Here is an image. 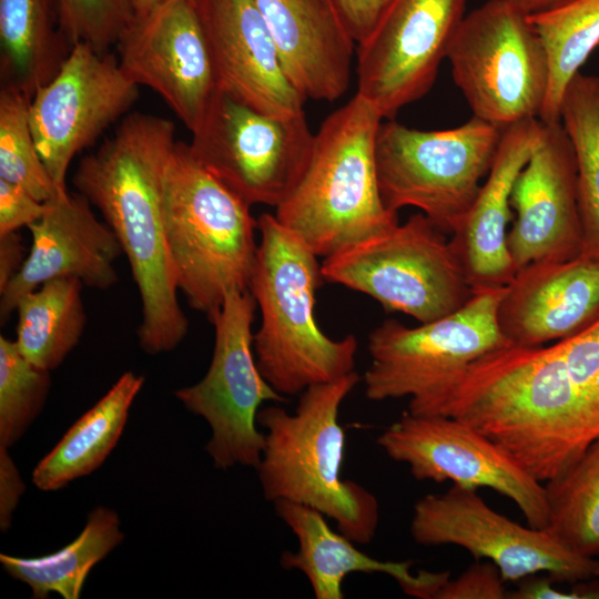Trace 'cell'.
Returning a JSON list of instances; mask_svg holds the SVG:
<instances>
[{
    "instance_id": "cell-28",
    "label": "cell",
    "mask_w": 599,
    "mask_h": 599,
    "mask_svg": "<svg viewBox=\"0 0 599 599\" xmlns=\"http://www.w3.org/2000/svg\"><path fill=\"white\" fill-rule=\"evenodd\" d=\"M123 540L115 511L97 507L78 538L62 549L41 557L21 558L1 554L3 569L27 583L32 598L44 599L58 592L78 599L89 571Z\"/></svg>"
},
{
    "instance_id": "cell-20",
    "label": "cell",
    "mask_w": 599,
    "mask_h": 599,
    "mask_svg": "<svg viewBox=\"0 0 599 599\" xmlns=\"http://www.w3.org/2000/svg\"><path fill=\"white\" fill-rule=\"evenodd\" d=\"M220 88L263 113H303L305 98L292 85L254 0H196Z\"/></svg>"
},
{
    "instance_id": "cell-25",
    "label": "cell",
    "mask_w": 599,
    "mask_h": 599,
    "mask_svg": "<svg viewBox=\"0 0 599 599\" xmlns=\"http://www.w3.org/2000/svg\"><path fill=\"white\" fill-rule=\"evenodd\" d=\"M143 383V376L125 372L39 461L32 473L37 488L58 490L99 468L121 437Z\"/></svg>"
},
{
    "instance_id": "cell-19",
    "label": "cell",
    "mask_w": 599,
    "mask_h": 599,
    "mask_svg": "<svg viewBox=\"0 0 599 599\" xmlns=\"http://www.w3.org/2000/svg\"><path fill=\"white\" fill-rule=\"evenodd\" d=\"M91 206L83 195L69 191L45 203L43 215L28 226L32 241L21 270L0 293L1 324L23 295L50 280L73 277L101 291L116 283L114 264L123 251Z\"/></svg>"
},
{
    "instance_id": "cell-21",
    "label": "cell",
    "mask_w": 599,
    "mask_h": 599,
    "mask_svg": "<svg viewBox=\"0 0 599 599\" xmlns=\"http://www.w3.org/2000/svg\"><path fill=\"white\" fill-rule=\"evenodd\" d=\"M498 324L517 346L569 337L599 318V262L581 256L518 270L505 287Z\"/></svg>"
},
{
    "instance_id": "cell-15",
    "label": "cell",
    "mask_w": 599,
    "mask_h": 599,
    "mask_svg": "<svg viewBox=\"0 0 599 599\" xmlns=\"http://www.w3.org/2000/svg\"><path fill=\"white\" fill-rule=\"evenodd\" d=\"M468 0H392L357 43V93L384 120L426 95L466 13Z\"/></svg>"
},
{
    "instance_id": "cell-26",
    "label": "cell",
    "mask_w": 599,
    "mask_h": 599,
    "mask_svg": "<svg viewBox=\"0 0 599 599\" xmlns=\"http://www.w3.org/2000/svg\"><path fill=\"white\" fill-rule=\"evenodd\" d=\"M0 44L2 84L31 99L58 73L71 49L54 0H0Z\"/></svg>"
},
{
    "instance_id": "cell-12",
    "label": "cell",
    "mask_w": 599,
    "mask_h": 599,
    "mask_svg": "<svg viewBox=\"0 0 599 599\" xmlns=\"http://www.w3.org/2000/svg\"><path fill=\"white\" fill-rule=\"evenodd\" d=\"M256 302L251 292L231 291L209 319L215 332L205 376L175 390V397L212 429L206 451L219 469L235 465L257 468L265 435L256 427L264 402L285 403L261 374L254 357L252 324Z\"/></svg>"
},
{
    "instance_id": "cell-1",
    "label": "cell",
    "mask_w": 599,
    "mask_h": 599,
    "mask_svg": "<svg viewBox=\"0 0 599 599\" xmlns=\"http://www.w3.org/2000/svg\"><path fill=\"white\" fill-rule=\"evenodd\" d=\"M414 412L469 424L545 484L599 438V318L549 346L483 355Z\"/></svg>"
},
{
    "instance_id": "cell-40",
    "label": "cell",
    "mask_w": 599,
    "mask_h": 599,
    "mask_svg": "<svg viewBox=\"0 0 599 599\" xmlns=\"http://www.w3.org/2000/svg\"><path fill=\"white\" fill-rule=\"evenodd\" d=\"M28 252L18 231L0 234V293L19 273Z\"/></svg>"
},
{
    "instance_id": "cell-13",
    "label": "cell",
    "mask_w": 599,
    "mask_h": 599,
    "mask_svg": "<svg viewBox=\"0 0 599 599\" xmlns=\"http://www.w3.org/2000/svg\"><path fill=\"white\" fill-rule=\"evenodd\" d=\"M413 539L424 546L455 545L475 560L491 561L504 581L545 573L555 583L599 578V558L580 556L547 529L525 527L491 509L476 489L453 485L414 506Z\"/></svg>"
},
{
    "instance_id": "cell-2",
    "label": "cell",
    "mask_w": 599,
    "mask_h": 599,
    "mask_svg": "<svg viewBox=\"0 0 599 599\" xmlns=\"http://www.w3.org/2000/svg\"><path fill=\"white\" fill-rule=\"evenodd\" d=\"M176 142L170 120L132 113L111 139L80 161L72 177L129 261L142 305L138 338L152 355L174 349L189 328L164 226L166 173Z\"/></svg>"
},
{
    "instance_id": "cell-3",
    "label": "cell",
    "mask_w": 599,
    "mask_h": 599,
    "mask_svg": "<svg viewBox=\"0 0 599 599\" xmlns=\"http://www.w3.org/2000/svg\"><path fill=\"white\" fill-rule=\"evenodd\" d=\"M257 232L248 291L261 313L253 347L263 377L286 397L354 372L356 337L331 338L316 322L318 256L274 214L257 219Z\"/></svg>"
},
{
    "instance_id": "cell-5",
    "label": "cell",
    "mask_w": 599,
    "mask_h": 599,
    "mask_svg": "<svg viewBox=\"0 0 599 599\" xmlns=\"http://www.w3.org/2000/svg\"><path fill=\"white\" fill-rule=\"evenodd\" d=\"M383 120L356 92L322 122L303 176L275 207L276 220L317 256L399 223L378 186L375 150Z\"/></svg>"
},
{
    "instance_id": "cell-39",
    "label": "cell",
    "mask_w": 599,
    "mask_h": 599,
    "mask_svg": "<svg viewBox=\"0 0 599 599\" xmlns=\"http://www.w3.org/2000/svg\"><path fill=\"white\" fill-rule=\"evenodd\" d=\"M24 484L19 471L8 454V448L0 445V528L7 531L11 525L12 514Z\"/></svg>"
},
{
    "instance_id": "cell-42",
    "label": "cell",
    "mask_w": 599,
    "mask_h": 599,
    "mask_svg": "<svg viewBox=\"0 0 599 599\" xmlns=\"http://www.w3.org/2000/svg\"><path fill=\"white\" fill-rule=\"evenodd\" d=\"M135 14L143 13L162 0H133Z\"/></svg>"
},
{
    "instance_id": "cell-10",
    "label": "cell",
    "mask_w": 599,
    "mask_h": 599,
    "mask_svg": "<svg viewBox=\"0 0 599 599\" xmlns=\"http://www.w3.org/2000/svg\"><path fill=\"white\" fill-rule=\"evenodd\" d=\"M505 287L475 292L459 309L416 327L393 318L375 327L367 342L366 397L419 400L483 355L510 345L497 316Z\"/></svg>"
},
{
    "instance_id": "cell-23",
    "label": "cell",
    "mask_w": 599,
    "mask_h": 599,
    "mask_svg": "<svg viewBox=\"0 0 599 599\" xmlns=\"http://www.w3.org/2000/svg\"><path fill=\"white\" fill-rule=\"evenodd\" d=\"M292 85L333 102L348 89L356 41L334 0H254Z\"/></svg>"
},
{
    "instance_id": "cell-38",
    "label": "cell",
    "mask_w": 599,
    "mask_h": 599,
    "mask_svg": "<svg viewBox=\"0 0 599 599\" xmlns=\"http://www.w3.org/2000/svg\"><path fill=\"white\" fill-rule=\"evenodd\" d=\"M356 43L375 27L392 0H334Z\"/></svg>"
},
{
    "instance_id": "cell-16",
    "label": "cell",
    "mask_w": 599,
    "mask_h": 599,
    "mask_svg": "<svg viewBox=\"0 0 599 599\" xmlns=\"http://www.w3.org/2000/svg\"><path fill=\"white\" fill-rule=\"evenodd\" d=\"M139 97L110 53L84 43L71 47L58 73L30 101V125L38 152L52 181L67 192L73 158L88 148Z\"/></svg>"
},
{
    "instance_id": "cell-34",
    "label": "cell",
    "mask_w": 599,
    "mask_h": 599,
    "mask_svg": "<svg viewBox=\"0 0 599 599\" xmlns=\"http://www.w3.org/2000/svg\"><path fill=\"white\" fill-rule=\"evenodd\" d=\"M59 27L72 47L108 53L135 17L133 0H54Z\"/></svg>"
},
{
    "instance_id": "cell-24",
    "label": "cell",
    "mask_w": 599,
    "mask_h": 599,
    "mask_svg": "<svg viewBox=\"0 0 599 599\" xmlns=\"http://www.w3.org/2000/svg\"><path fill=\"white\" fill-rule=\"evenodd\" d=\"M274 505L298 542L297 551L283 552L281 565L303 572L316 599H343V582L352 572L388 575L406 595L419 599H434L450 578L449 571L413 573V560L382 561L369 557L343 534L332 530L324 515L314 508L288 500H276Z\"/></svg>"
},
{
    "instance_id": "cell-36",
    "label": "cell",
    "mask_w": 599,
    "mask_h": 599,
    "mask_svg": "<svg viewBox=\"0 0 599 599\" xmlns=\"http://www.w3.org/2000/svg\"><path fill=\"white\" fill-rule=\"evenodd\" d=\"M45 211V203L22 186L0 179V234L19 231L37 222Z\"/></svg>"
},
{
    "instance_id": "cell-29",
    "label": "cell",
    "mask_w": 599,
    "mask_h": 599,
    "mask_svg": "<svg viewBox=\"0 0 599 599\" xmlns=\"http://www.w3.org/2000/svg\"><path fill=\"white\" fill-rule=\"evenodd\" d=\"M560 121L577 159L581 257L599 262V80L578 72L567 87Z\"/></svg>"
},
{
    "instance_id": "cell-4",
    "label": "cell",
    "mask_w": 599,
    "mask_h": 599,
    "mask_svg": "<svg viewBox=\"0 0 599 599\" xmlns=\"http://www.w3.org/2000/svg\"><path fill=\"white\" fill-rule=\"evenodd\" d=\"M359 379L354 370L309 386L293 414L280 406L260 409L256 420L266 433L256 469L265 499L314 508L349 540L366 545L376 534L379 505L366 488L342 478L345 434L338 423L339 407Z\"/></svg>"
},
{
    "instance_id": "cell-18",
    "label": "cell",
    "mask_w": 599,
    "mask_h": 599,
    "mask_svg": "<svg viewBox=\"0 0 599 599\" xmlns=\"http://www.w3.org/2000/svg\"><path fill=\"white\" fill-rule=\"evenodd\" d=\"M541 123L510 194L516 216L507 246L517 271L538 262L571 261L582 250L575 149L561 121Z\"/></svg>"
},
{
    "instance_id": "cell-30",
    "label": "cell",
    "mask_w": 599,
    "mask_h": 599,
    "mask_svg": "<svg viewBox=\"0 0 599 599\" xmlns=\"http://www.w3.org/2000/svg\"><path fill=\"white\" fill-rule=\"evenodd\" d=\"M528 18L549 63L548 92L539 120L557 122L567 87L599 45V0H571Z\"/></svg>"
},
{
    "instance_id": "cell-17",
    "label": "cell",
    "mask_w": 599,
    "mask_h": 599,
    "mask_svg": "<svg viewBox=\"0 0 599 599\" xmlns=\"http://www.w3.org/2000/svg\"><path fill=\"white\" fill-rule=\"evenodd\" d=\"M115 45L126 77L158 93L194 133L221 90L196 0H162L135 14Z\"/></svg>"
},
{
    "instance_id": "cell-43",
    "label": "cell",
    "mask_w": 599,
    "mask_h": 599,
    "mask_svg": "<svg viewBox=\"0 0 599 599\" xmlns=\"http://www.w3.org/2000/svg\"><path fill=\"white\" fill-rule=\"evenodd\" d=\"M598 80H599V77H598Z\"/></svg>"
},
{
    "instance_id": "cell-32",
    "label": "cell",
    "mask_w": 599,
    "mask_h": 599,
    "mask_svg": "<svg viewBox=\"0 0 599 599\" xmlns=\"http://www.w3.org/2000/svg\"><path fill=\"white\" fill-rule=\"evenodd\" d=\"M31 98L12 85L0 91V179L47 203L61 192L38 152L30 125Z\"/></svg>"
},
{
    "instance_id": "cell-11",
    "label": "cell",
    "mask_w": 599,
    "mask_h": 599,
    "mask_svg": "<svg viewBox=\"0 0 599 599\" xmlns=\"http://www.w3.org/2000/svg\"><path fill=\"white\" fill-rule=\"evenodd\" d=\"M192 136L194 158L251 206H278L303 176L314 143L304 112L263 113L222 90Z\"/></svg>"
},
{
    "instance_id": "cell-41",
    "label": "cell",
    "mask_w": 599,
    "mask_h": 599,
    "mask_svg": "<svg viewBox=\"0 0 599 599\" xmlns=\"http://www.w3.org/2000/svg\"><path fill=\"white\" fill-rule=\"evenodd\" d=\"M526 16L550 11L571 0H506Z\"/></svg>"
},
{
    "instance_id": "cell-37",
    "label": "cell",
    "mask_w": 599,
    "mask_h": 599,
    "mask_svg": "<svg viewBox=\"0 0 599 599\" xmlns=\"http://www.w3.org/2000/svg\"><path fill=\"white\" fill-rule=\"evenodd\" d=\"M547 575L538 573L519 581L518 587L509 591L510 599H599V579L581 580L572 583L569 590L555 588Z\"/></svg>"
},
{
    "instance_id": "cell-35",
    "label": "cell",
    "mask_w": 599,
    "mask_h": 599,
    "mask_svg": "<svg viewBox=\"0 0 599 599\" xmlns=\"http://www.w3.org/2000/svg\"><path fill=\"white\" fill-rule=\"evenodd\" d=\"M508 595L497 566L476 560L457 578H449L434 599H508Z\"/></svg>"
},
{
    "instance_id": "cell-22",
    "label": "cell",
    "mask_w": 599,
    "mask_h": 599,
    "mask_svg": "<svg viewBox=\"0 0 599 599\" xmlns=\"http://www.w3.org/2000/svg\"><path fill=\"white\" fill-rule=\"evenodd\" d=\"M539 119H528L502 130L486 181L449 238L473 292L507 286L517 270L507 246L512 220L510 194L541 134Z\"/></svg>"
},
{
    "instance_id": "cell-14",
    "label": "cell",
    "mask_w": 599,
    "mask_h": 599,
    "mask_svg": "<svg viewBox=\"0 0 599 599\" xmlns=\"http://www.w3.org/2000/svg\"><path fill=\"white\" fill-rule=\"evenodd\" d=\"M377 444L389 458L407 464L416 480L490 488L511 499L529 526H548L545 485L500 445L460 419L406 410L380 434Z\"/></svg>"
},
{
    "instance_id": "cell-8",
    "label": "cell",
    "mask_w": 599,
    "mask_h": 599,
    "mask_svg": "<svg viewBox=\"0 0 599 599\" xmlns=\"http://www.w3.org/2000/svg\"><path fill=\"white\" fill-rule=\"evenodd\" d=\"M321 271L327 282L420 324L454 313L474 294L446 233L420 212L328 255Z\"/></svg>"
},
{
    "instance_id": "cell-31",
    "label": "cell",
    "mask_w": 599,
    "mask_h": 599,
    "mask_svg": "<svg viewBox=\"0 0 599 599\" xmlns=\"http://www.w3.org/2000/svg\"><path fill=\"white\" fill-rule=\"evenodd\" d=\"M544 485L549 507L546 529L573 552L599 558V438Z\"/></svg>"
},
{
    "instance_id": "cell-33",
    "label": "cell",
    "mask_w": 599,
    "mask_h": 599,
    "mask_svg": "<svg viewBox=\"0 0 599 599\" xmlns=\"http://www.w3.org/2000/svg\"><path fill=\"white\" fill-rule=\"evenodd\" d=\"M51 385L50 370L20 352L14 341L0 336V445L9 448L41 412Z\"/></svg>"
},
{
    "instance_id": "cell-9",
    "label": "cell",
    "mask_w": 599,
    "mask_h": 599,
    "mask_svg": "<svg viewBox=\"0 0 599 599\" xmlns=\"http://www.w3.org/2000/svg\"><path fill=\"white\" fill-rule=\"evenodd\" d=\"M446 59L473 116L500 130L539 119L548 57L528 16L508 1L488 0L467 13Z\"/></svg>"
},
{
    "instance_id": "cell-6",
    "label": "cell",
    "mask_w": 599,
    "mask_h": 599,
    "mask_svg": "<svg viewBox=\"0 0 599 599\" xmlns=\"http://www.w3.org/2000/svg\"><path fill=\"white\" fill-rule=\"evenodd\" d=\"M250 209L176 142L165 181L166 244L179 291L209 319L229 292L248 290L258 245Z\"/></svg>"
},
{
    "instance_id": "cell-27",
    "label": "cell",
    "mask_w": 599,
    "mask_h": 599,
    "mask_svg": "<svg viewBox=\"0 0 599 599\" xmlns=\"http://www.w3.org/2000/svg\"><path fill=\"white\" fill-rule=\"evenodd\" d=\"M82 286L73 277L54 278L19 301L14 342L34 365L52 370L78 345L87 323Z\"/></svg>"
},
{
    "instance_id": "cell-7",
    "label": "cell",
    "mask_w": 599,
    "mask_h": 599,
    "mask_svg": "<svg viewBox=\"0 0 599 599\" xmlns=\"http://www.w3.org/2000/svg\"><path fill=\"white\" fill-rule=\"evenodd\" d=\"M502 130L476 116L454 129L424 131L383 120L376 170L386 207L412 206L453 234L488 174Z\"/></svg>"
}]
</instances>
